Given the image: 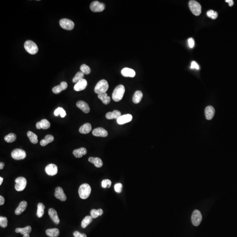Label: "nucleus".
I'll return each mask as SVG.
<instances>
[{
    "label": "nucleus",
    "instance_id": "9",
    "mask_svg": "<svg viewBox=\"0 0 237 237\" xmlns=\"http://www.w3.org/2000/svg\"><path fill=\"white\" fill-rule=\"evenodd\" d=\"M59 24L62 28L65 30H70L74 28V23L73 21L69 19H61L60 20Z\"/></svg>",
    "mask_w": 237,
    "mask_h": 237
},
{
    "label": "nucleus",
    "instance_id": "48",
    "mask_svg": "<svg viewBox=\"0 0 237 237\" xmlns=\"http://www.w3.org/2000/svg\"><path fill=\"white\" fill-rule=\"evenodd\" d=\"M5 199L1 195L0 196V205L2 206V205H4V204L5 203Z\"/></svg>",
    "mask_w": 237,
    "mask_h": 237
},
{
    "label": "nucleus",
    "instance_id": "28",
    "mask_svg": "<svg viewBox=\"0 0 237 237\" xmlns=\"http://www.w3.org/2000/svg\"><path fill=\"white\" fill-rule=\"evenodd\" d=\"M98 98L104 104H109L111 101V98L108 96L106 93L100 94H98Z\"/></svg>",
    "mask_w": 237,
    "mask_h": 237
},
{
    "label": "nucleus",
    "instance_id": "18",
    "mask_svg": "<svg viewBox=\"0 0 237 237\" xmlns=\"http://www.w3.org/2000/svg\"><path fill=\"white\" fill-rule=\"evenodd\" d=\"M68 87V85L66 82H62L59 85L56 86L54 87L52 89V91L54 93L58 94L59 93L62 91L65 90Z\"/></svg>",
    "mask_w": 237,
    "mask_h": 237
},
{
    "label": "nucleus",
    "instance_id": "7",
    "mask_svg": "<svg viewBox=\"0 0 237 237\" xmlns=\"http://www.w3.org/2000/svg\"><path fill=\"white\" fill-rule=\"evenodd\" d=\"M12 158L15 160H21L24 159L27 156L26 152L24 150L21 149H15L12 151L11 153Z\"/></svg>",
    "mask_w": 237,
    "mask_h": 237
},
{
    "label": "nucleus",
    "instance_id": "16",
    "mask_svg": "<svg viewBox=\"0 0 237 237\" xmlns=\"http://www.w3.org/2000/svg\"><path fill=\"white\" fill-rule=\"evenodd\" d=\"M76 106L85 114H88L90 111V109L88 104L83 101H78L76 103Z\"/></svg>",
    "mask_w": 237,
    "mask_h": 237
},
{
    "label": "nucleus",
    "instance_id": "46",
    "mask_svg": "<svg viewBox=\"0 0 237 237\" xmlns=\"http://www.w3.org/2000/svg\"><path fill=\"white\" fill-rule=\"evenodd\" d=\"M188 43L190 48H193L194 46V41L193 38H190L188 40Z\"/></svg>",
    "mask_w": 237,
    "mask_h": 237
},
{
    "label": "nucleus",
    "instance_id": "49",
    "mask_svg": "<svg viewBox=\"0 0 237 237\" xmlns=\"http://www.w3.org/2000/svg\"><path fill=\"white\" fill-rule=\"evenodd\" d=\"M98 213H99V216H100L102 215V214L103 213V211L102 209H98Z\"/></svg>",
    "mask_w": 237,
    "mask_h": 237
},
{
    "label": "nucleus",
    "instance_id": "11",
    "mask_svg": "<svg viewBox=\"0 0 237 237\" xmlns=\"http://www.w3.org/2000/svg\"><path fill=\"white\" fill-rule=\"evenodd\" d=\"M45 172L49 176L56 175L58 173V167L54 164H49L45 167Z\"/></svg>",
    "mask_w": 237,
    "mask_h": 237
},
{
    "label": "nucleus",
    "instance_id": "42",
    "mask_svg": "<svg viewBox=\"0 0 237 237\" xmlns=\"http://www.w3.org/2000/svg\"><path fill=\"white\" fill-rule=\"evenodd\" d=\"M122 184L121 183H117L114 185V189L117 193H120L122 190Z\"/></svg>",
    "mask_w": 237,
    "mask_h": 237
},
{
    "label": "nucleus",
    "instance_id": "17",
    "mask_svg": "<svg viewBox=\"0 0 237 237\" xmlns=\"http://www.w3.org/2000/svg\"><path fill=\"white\" fill-rule=\"evenodd\" d=\"M48 214L52 221L56 224H58L60 223V219L58 216V213L55 209L50 208L48 210Z\"/></svg>",
    "mask_w": 237,
    "mask_h": 237
},
{
    "label": "nucleus",
    "instance_id": "29",
    "mask_svg": "<svg viewBox=\"0 0 237 237\" xmlns=\"http://www.w3.org/2000/svg\"><path fill=\"white\" fill-rule=\"evenodd\" d=\"M143 97V94L140 91H137L135 92L133 97V101L135 104H138L142 100Z\"/></svg>",
    "mask_w": 237,
    "mask_h": 237
},
{
    "label": "nucleus",
    "instance_id": "15",
    "mask_svg": "<svg viewBox=\"0 0 237 237\" xmlns=\"http://www.w3.org/2000/svg\"><path fill=\"white\" fill-rule=\"evenodd\" d=\"M87 85H88V83L85 79H82L81 81L76 83L74 87V90L76 91L84 90L86 88Z\"/></svg>",
    "mask_w": 237,
    "mask_h": 237
},
{
    "label": "nucleus",
    "instance_id": "45",
    "mask_svg": "<svg viewBox=\"0 0 237 237\" xmlns=\"http://www.w3.org/2000/svg\"><path fill=\"white\" fill-rule=\"evenodd\" d=\"M73 235L75 237H87L85 234H81L77 231H76L73 233Z\"/></svg>",
    "mask_w": 237,
    "mask_h": 237
},
{
    "label": "nucleus",
    "instance_id": "33",
    "mask_svg": "<svg viewBox=\"0 0 237 237\" xmlns=\"http://www.w3.org/2000/svg\"><path fill=\"white\" fill-rule=\"evenodd\" d=\"M28 137L30 141L33 144H36L38 142V139H37V136L36 134H35L33 132L29 131L27 133Z\"/></svg>",
    "mask_w": 237,
    "mask_h": 237
},
{
    "label": "nucleus",
    "instance_id": "52",
    "mask_svg": "<svg viewBox=\"0 0 237 237\" xmlns=\"http://www.w3.org/2000/svg\"><path fill=\"white\" fill-rule=\"evenodd\" d=\"M23 237H30V235L29 234H26V235H24Z\"/></svg>",
    "mask_w": 237,
    "mask_h": 237
},
{
    "label": "nucleus",
    "instance_id": "22",
    "mask_svg": "<svg viewBox=\"0 0 237 237\" xmlns=\"http://www.w3.org/2000/svg\"><path fill=\"white\" fill-rule=\"evenodd\" d=\"M27 203L26 201H22L19 203L18 207L15 210V214L17 215H20L21 213H23L25 211L26 209H27Z\"/></svg>",
    "mask_w": 237,
    "mask_h": 237
},
{
    "label": "nucleus",
    "instance_id": "32",
    "mask_svg": "<svg viewBox=\"0 0 237 237\" xmlns=\"http://www.w3.org/2000/svg\"><path fill=\"white\" fill-rule=\"evenodd\" d=\"M45 206L42 203H39L37 205V216L38 218H41L43 216L44 213Z\"/></svg>",
    "mask_w": 237,
    "mask_h": 237
},
{
    "label": "nucleus",
    "instance_id": "50",
    "mask_svg": "<svg viewBox=\"0 0 237 237\" xmlns=\"http://www.w3.org/2000/svg\"><path fill=\"white\" fill-rule=\"evenodd\" d=\"M5 166V163L3 162H0V169L2 170L3 169Z\"/></svg>",
    "mask_w": 237,
    "mask_h": 237
},
{
    "label": "nucleus",
    "instance_id": "40",
    "mask_svg": "<svg viewBox=\"0 0 237 237\" xmlns=\"http://www.w3.org/2000/svg\"><path fill=\"white\" fill-rule=\"evenodd\" d=\"M101 186L103 188H109L112 184V182L109 179L104 180L101 182Z\"/></svg>",
    "mask_w": 237,
    "mask_h": 237
},
{
    "label": "nucleus",
    "instance_id": "4",
    "mask_svg": "<svg viewBox=\"0 0 237 237\" xmlns=\"http://www.w3.org/2000/svg\"><path fill=\"white\" fill-rule=\"evenodd\" d=\"M24 48L31 55H35L38 52V48L35 43L32 40H27L24 43Z\"/></svg>",
    "mask_w": 237,
    "mask_h": 237
},
{
    "label": "nucleus",
    "instance_id": "35",
    "mask_svg": "<svg viewBox=\"0 0 237 237\" xmlns=\"http://www.w3.org/2000/svg\"><path fill=\"white\" fill-rule=\"evenodd\" d=\"M54 115L56 116H58L60 115L61 117L64 118L66 117V112L62 108L58 107L57 109L55 110V112H54Z\"/></svg>",
    "mask_w": 237,
    "mask_h": 237
},
{
    "label": "nucleus",
    "instance_id": "19",
    "mask_svg": "<svg viewBox=\"0 0 237 237\" xmlns=\"http://www.w3.org/2000/svg\"><path fill=\"white\" fill-rule=\"evenodd\" d=\"M215 109L213 106H208L206 107L205 110V115L206 119L211 120L215 114Z\"/></svg>",
    "mask_w": 237,
    "mask_h": 237
},
{
    "label": "nucleus",
    "instance_id": "31",
    "mask_svg": "<svg viewBox=\"0 0 237 237\" xmlns=\"http://www.w3.org/2000/svg\"><path fill=\"white\" fill-rule=\"evenodd\" d=\"M54 138L52 135H47L45 137L44 139L41 140L40 142V145L42 146H45L49 143H51L54 141Z\"/></svg>",
    "mask_w": 237,
    "mask_h": 237
},
{
    "label": "nucleus",
    "instance_id": "30",
    "mask_svg": "<svg viewBox=\"0 0 237 237\" xmlns=\"http://www.w3.org/2000/svg\"><path fill=\"white\" fill-rule=\"evenodd\" d=\"M31 227L30 226H27L24 228H17L15 230V232L19 233L20 232L22 235H24L26 234H29L31 232Z\"/></svg>",
    "mask_w": 237,
    "mask_h": 237
},
{
    "label": "nucleus",
    "instance_id": "51",
    "mask_svg": "<svg viewBox=\"0 0 237 237\" xmlns=\"http://www.w3.org/2000/svg\"><path fill=\"white\" fill-rule=\"evenodd\" d=\"M3 181V178L2 177L0 178V185H2V183Z\"/></svg>",
    "mask_w": 237,
    "mask_h": 237
},
{
    "label": "nucleus",
    "instance_id": "14",
    "mask_svg": "<svg viewBox=\"0 0 237 237\" xmlns=\"http://www.w3.org/2000/svg\"><path fill=\"white\" fill-rule=\"evenodd\" d=\"M133 117L130 114H127L123 115L117 120V122L120 125H123L131 121Z\"/></svg>",
    "mask_w": 237,
    "mask_h": 237
},
{
    "label": "nucleus",
    "instance_id": "47",
    "mask_svg": "<svg viewBox=\"0 0 237 237\" xmlns=\"http://www.w3.org/2000/svg\"><path fill=\"white\" fill-rule=\"evenodd\" d=\"M225 2L229 4V5L230 7H232L234 5V2L233 0H226Z\"/></svg>",
    "mask_w": 237,
    "mask_h": 237
},
{
    "label": "nucleus",
    "instance_id": "3",
    "mask_svg": "<svg viewBox=\"0 0 237 237\" xmlns=\"http://www.w3.org/2000/svg\"><path fill=\"white\" fill-rule=\"evenodd\" d=\"M109 84L105 80H101L97 84L94 88V92L98 94L106 93L109 89Z\"/></svg>",
    "mask_w": 237,
    "mask_h": 237
},
{
    "label": "nucleus",
    "instance_id": "39",
    "mask_svg": "<svg viewBox=\"0 0 237 237\" xmlns=\"http://www.w3.org/2000/svg\"><path fill=\"white\" fill-rule=\"evenodd\" d=\"M207 15L208 17L211 18L213 19H215L218 17V13L216 11H214L213 10H210L207 12Z\"/></svg>",
    "mask_w": 237,
    "mask_h": 237
},
{
    "label": "nucleus",
    "instance_id": "38",
    "mask_svg": "<svg viewBox=\"0 0 237 237\" xmlns=\"http://www.w3.org/2000/svg\"><path fill=\"white\" fill-rule=\"evenodd\" d=\"M80 69L81 72L84 74H89L91 72V69L88 66L85 64H83L81 66Z\"/></svg>",
    "mask_w": 237,
    "mask_h": 237
},
{
    "label": "nucleus",
    "instance_id": "8",
    "mask_svg": "<svg viewBox=\"0 0 237 237\" xmlns=\"http://www.w3.org/2000/svg\"><path fill=\"white\" fill-rule=\"evenodd\" d=\"M90 8L92 11L94 12H101L105 8V5L98 1H94L91 4Z\"/></svg>",
    "mask_w": 237,
    "mask_h": 237
},
{
    "label": "nucleus",
    "instance_id": "36",
    "mask_svg": "<svg viewBox=\"0 0 237 237\" xmlns=\"http://www.w3.org/2000/svg\"><path fill=\"white\" fill-rule=\"evenodd\" d=\"M16 136L14 133H10L5 137V140L8 143H12L16 140Z\"/></svg>",
    "mask_w": 237,
    "mask_h": 237
},
{
    "label": "nucleus",
    "instance_id": "21",
    "mask_svg": "<svg viewBox=\"0 0 237 237\" xmlns=\"http://www.w3.org/2000/svg\"><path fill=\"white\" fill-rule=\"evenodd\" d=\"M121 74L124 77H133L136 75V72L133 69L124 68L121 70Z\"/></svg>",
    "mask_w": 237,
    "mask_h": 237
},
{
    "label": "nucleus",
    "instance_id": "5",
    "mask_svg": "<svg viewBox=\"0 0 237 237\" xmlns=\"http://www.w3.org/2000/svg\"><path fill=\"white\" fill-rule=\"evenodd\" d=\"M190 9L192 13L196 16H199L201 13L202 7L201 5L195 1H190L189 2Z\"/></svg>",
    "mask_w": 237,
    "mask_h": 237
},
{
    "label": "nucleus",
    "instance_id": "44",
    "mask_svg": "<svg viewBox=\"0 0 237 237\" xmlns=\"http://www.w3.org/2000/svg\"><path fill=\"white\" fill-rule=\"evenodd\" d=\"M191 69H197V70H199V66L198 65V64L197 63V62H196L195 61H193L191 62Z\"/></svg>",
    "mask_w": 237,
    "mask_h": 237
},
{
    "label": "nucleus",
    "instance_id": "37",
    "mask_svg": "<svg viewBox=\"0 0 237 237\" xmlns=\"http://www.w3.org/2000/svg\"><path fill=\"white\" fill-rule=\"evenodd\" d=\"M84 74L81 72H78L76 73L74 78L72 79V82L74 83H77L79 81L84 79Z\"/></svg>",
    "mask_w": 237,
    "mask_h": 237
},
{
    "label": "nucleus",
    "instance_id": "20",
    "mask_svg": "<svg viewBox=\"0 0 237 237\" xmlns=\"http://www.w3.org/2000/svg\"><path fill=\"white\" fill-rule=\"evenodd\" d=\"M50 126L51 124L46 119H43L36 123V127L38 129H43L44 130L47 129L50 127Z\"/></svg>",
    "mask_w": 237,
    "mask_h": 237
},
{
    "label": "nucleus",
    "instance_id": "41",
    "mask_svg": "<svg viewBox=\"0 0 237 237\" xmlns=\"http://www.w3.org/2000/svg\"><path fill=\"white\" fill-rule=\"evenodd\" d=\"M0 225L1 227L3 228H5L7 227L8 219L6 217H0Z\"/></svg>",
    "mask_w": 237,
    "mask_h": 237
},
{
    "label": "nucleus",
    "instance_id": "25",
    "mask_svg": "<svg viewBox=\"0 0 237 237\" xmlns=\"http://www.w3.org/2000/svg\"><path fill=\"white\" fill-rule=\"evenodd\" d=\"M88 161L91 163L94 164V166L97 168H100L103 166V162L99 158H94L91 157L88 159Z\"/></svg>",
    "mask_w": 237,
    "mask_h": 237
},
{
    "label": "nucleus",
    "instance_id": "23",
    "mask_svg": "<svg viewBox=\"0 0 237 237\" xmlns=\"http://www.w3.org/2000/svg\"><path fill=\"white\" fill-rule=\"evenodd\" d=\"M121 116V114L118 110H114L113 112H108L105 115V117L108 120H112V119L117 120Z\"/></svg>",
    "mask_w": 237,
    "mask_h": 237
},
{
    "label": "nucleus",
    "instance_id": "10",
    "mask_svg": "<svg viewBox=\"0 0 237 237\" xmlns=\"http://www.w3.org/2000/svg\"><path fill=\"white\" fill-rule=\"evenodd\" d=\"M202 220V216L201 213L198 210H195L191 216V221L192 224L195 226H199Z\"/></svg>",
    "mask_w": 237,
    "mask_h": 237
},
{
    "label": "nucleus",
    "instance_id": "6",
    "mask_svg": "<svg viewBox=\"0 0 237 237\" xmlns=\"http://www.w3.org/2000/svg\"><path fill=\"white\" fill-rule=\"evenodd\" d=\"M15 189L17 191H23L26 187L27 184V181L24 177H19L15 180Z\"/></svg>",
    "mask_w": 237,
    "mask_h": 237
},
{
    "label": "nucleus",
    "instance_id": "1",
    "mask_svg": "<svg viewBox=\"0 0 237 237\" xmlns=\"http://www.w3.org/2000/svg\"><path fill=\"white\" fill-rule=\"evenodd\" d=\"M125 91V89L123 85H120L117 86L113 92L112 94V98L113 100L118 102L122 99L124 94Z\"/></svg>",
    "mask_w": 237,
    "mask_h": 237
},
{
    "label": "nucleus",
    "instance_id": "27",
    "mask_svg": "<svg viewBox=\"0 0 237 237\" xmlns=\"http://www.w3.org/2000/svg\"><path fill=\"white\" fill-rule=\"evenodd\" d=\"M91 125L90 123H86L82 125L79 129L80 133L83 134H87L89 133L91 130Z\"/></svg>",
    "mask_w": 237,
    "mask_h": 237
},
{
    "label": "nucleus",
    "instance_id": "12",
    "mask_svg": "<svg viewBox=\"0 0 237 237\" xmlns=\"http://www.w3.org/2000/svg\"><path fill=\"white\" fill-rule=\"evenodd\" d=\"M55 196L57 199H59L61 201H65L66 200V195L65 194L62 188L60 187L56 188L55 190Z\"/></svg>",
    "mask_w": 237,
    "mask_h": 237
},
{
    "label": "nucleus",
    "instance_id": "2",
    "mask_svg": "<svg viewBox=\"0 0 237 237\" xmlns=\"http://www.w3.org/2000/svg\"><path fill=\"white\" fill-rule=\"evenodd\" d=\"M91 189L89 184H83L80 186L78 191L79 196L81 199H87L90 195Z\"/></svg>",
    "mask_w": 237,
    "mask_h": 237
},
{
    "label": "nucleus",
    "instance_id": "13",
    "mask_svg": "<svg viewBox=\"0 0 237 237\" xmlns=\"http://www.w3.org/2000/svg\"><path fill=\"white\" fill-rule=\"evenodd\" d=\"M92 134L96 137H106L108 136V133L104 128L98 127L93 130Z\"/></svg>",
    "mask_w": 237,
    "mask_h": 237
},
{
    "label": "nucleus",
    "instance_id": "24",
    "mask_svg": "<svg viewBox=\"0 0 237 237\" xmlns=\"http://www.w3.org/2000/svg\"><path fill=\"white\" fill-rule=\"evenodd\" d=\"M73 155L77 158H80L82 157L83 155H85L87 153V149L85 148H81L80 149H76L73 151Z\"/></svg>",
    "mask_w": 237,
    "mask_h": 237
},
{
    "label": "nucleus",
    "instance_id": "43",
    "mask_svg": "<svg viewBox=\"0 0 237 237\" xmlns=\"http://www.w3.org/2000/svg\"><path fill=\"white\" fill-rule=\"evenodd\" d=\"M91 216L92 219H95L97 218L99 216V213H98V210H92L90 212Z\"/></svg>",
    "mask_w": 237,
    "mask_h": 237
},
{
    "label": "nucleus",
    "instance_id": "34",
    "mask_svg": "<svg viewBox=\"0 0 237 237\" xmlns=\"http://www.w3.org/2000/svg\"><path fill=\"white\" fill-rule=\"evenodd\" d=\"M92 221V218L89 216H86L81 222V227L82 228H86Z\"/></svg>",
    "mask_w": 237,
    "mask_h": 237
},
{
    "label": "nucleus",
    "instance_id": "26",
    "mask_svg": "<svg viewBox=\"0 0 237 237\" xmlns=\"http://www.w3.org/2000/svg\"><path fill=\"white\" fill-rule=\"evenodd\" d=\"M59 230L58 228H51L47 229L46 234L49 237H57L59 235Z\"/></svg>",
    "mask_w": 237,
    "mask_h": 237
}]
</instances>
